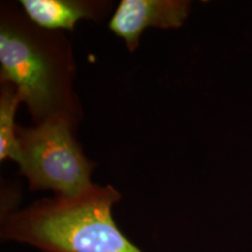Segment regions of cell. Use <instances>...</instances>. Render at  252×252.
<instances>
[{
    "label": "cell",
    "instance_id": "4",
    "mask_svg": "<svg viewBox=\"0 0 252 252\" xmlns=\"http://www.w3.org/2000/svg\"><path fill=\"white\" fill-rule=\"evenodd\" d=\"M189 9L190 1L186 0H122L109 28L124 40L130 52H134L146 28L181 27Z\"/></svg>",
    "mask_w": 252,
    "mask_h": 252
},
{
    "label": "cell",
    "instance_id": "5",
    "mask_svg": "<svg viewBox=\"0 0 252 252\" xmlns=\"http://www.w3.org/2000/svg\"><path fill=\"white\" fill-rule=\"evenodd\" d=\"M19 4L31 21L49 31H71L82 19L100 21L111 7V2L97 0H21Z\"/></svg>",
    "mask_w": 252,
    "mask_h": 252
},
{
    "label": "cell",
    "instance_id": "2",
    "mask_svg": "<svg viewBox=\"0 0 252 252\" xmlns=\"http://www.w3.org/2000/svg\"><path fill=\"white\" fill-rule=\"evenodd\" d=\"M119 200L112 186L94 184L75 196L42 198L1 217L0 236L41 252H143L115 223Z\"/></svg>",
    "mask_w": 252,
    "mask_h": 252
},
{
    "label": "cell",
    "instance_id": "6",
    "mask_svg": "<svg viewBox=\"0 0 252 252\" xmlns=\"http://www.w3.org/2000/svg\"><path fill=\"white\" fill-rule=\"evenodd\" d=\"M23 98L19 91L8 83H1L0 94V160L11 159L18 162L19 143L15 125V112Z\"/></svg>",
    "mask_w": 252,
    "mask_h": 252
},
{
    "label": "cell",
    "instance_id": "1",
    "mask_svg": "<svg viewBox=\"0 0 252 252\" xmlns=\"http://www.w3.org/2000/svg\"><path fill=\"white\" fill-rule=\"evenodd\" d=\"M0 80L19 91L35 124L59 117L77 123L71 45L60 31L41 28L17 5L2 4L0 15Z\"/></svg>",
    "mask_w": 252,
    "mask_h": 252
},
{
    "label": "cell",
    "instance_id": "3",
    "mask_svg": "<svg viewBox=\"0 0 252 252\" xmlns=\"http://www.w3.org/2000/svg\"><path fill=\"white\" fill-rule=\"evenodd\" d=\"M77 123L54 118L33 127H17L19 167L31 190L50 189L55 196L70 197L83 193L94 163L84 156L75 138Z\"/></svg>",
    "mask_w": 252,
    "mask_h": 252
}]
</instances>
